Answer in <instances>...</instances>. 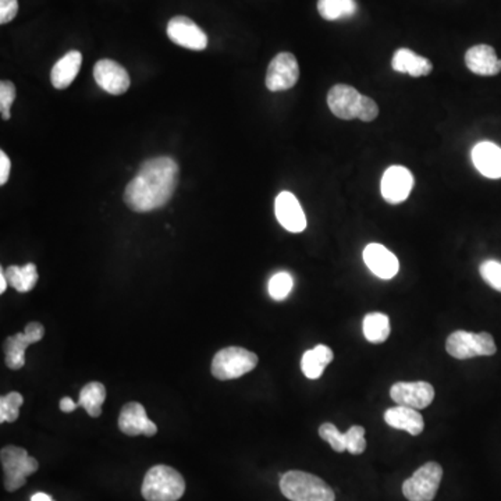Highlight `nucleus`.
Returning <instances> with one entry per match:
<instances>
[{
  "instance_id": "nucleus-1",
  "label": "nucleus",
  "mask_w": 501,
  "mask_h": 501,
  "mask_svg": "<svg viewBox=\"0 0 501 501\" xmlns=\"http://www.w3.org/2000/svg\"><path fill=\"white\" fill-rule=\"evenodd\" d=\"M177 183L179 165L172 157H159L147 160L125 187V205L138 213L159 209L169 202Z\"/></svg>"
},
{
  "instance_id": "nucleus-2",
  "label": "nucleus",
  "mask_w": 501,
  "mask_h": 501,
  "mask_svg": "<svg viewBox=\"0 0 501 501\" xmlns=\"http://www.w3.org/2000/svg\"><path fill=\"white\" fill-rule=\"evenodd\" d=\"M185 493L182 473L169 465H155L148 471L141 486L147 501H179Z\"/></svg>"
},
{
  "instance_id": "nucleus-3",
  "label": "nucleus",
  "mask_w": 501,
  "mask_h": 501,
  "mask_svg": "<svg viewBox=\"0 0 501 501\" xmlns=\"http://www.w3.org/2000/svg\"><path fill=\"white\" fill-rule=\"evenodd\" d=\"M280 490L290 501H335V495L319 476L304 471H288L280 480Z\"/></svg>"
},
{
  "instance_id": "nucleus-4",
  "label": "nucleus",
  "mask_w": 501,
  "mask_h": 501,
  "mask_svg": "<svg viewBox=\"0 0 501 501\" xmlns=\"http://www.w3.org/2000/svg\"><path fill=\"white\" fill-rule=\"evenodd\" d=\"M0 461L4 473V488L10 493L22 488L27 483V478L39 470V463L29 454V451L17 446L2 448Z\"/></svg>"
},
{
  "instance_id": "nucleus-5",
  "label": "nucleus",
  "mask_w": 501,
  "mask_h": 501,
  "mask_svg": "<svg viewBox=\"0 0 501 501\" xmlns=\"http://www.w3.org/2000/svg\"><path fill=\"white\" fill-rule=\"evenodd\" d=\"M258 365V355L242 347H227L217 352L212 361V375L219 380H233L247 375Z\"/></svg>"
},
{
  "instance_id": "nucleus-6",
  "label": "nucleus",
  "mask_w": 501,
  "mask_h": 501,
  "mask_svg": "<svg viewBox=\"0 0 501 501\" xmlns=\"http://www.w3.org/2000/svg\"><path fill=\"white\" fill-rule=\"evenodd\" d=\"M446 350L455 360H470L475 357H490L496 354L495 340L488 333H470L463 330L451 333L446 342Z\"/></svg>"
},
{
  "instance_id": "nucleus-7",
  "label": "nucleus",
  "mask_w": 501,
  "mask_h": 501,
  "mask_svg": "<svg viewBox=\"0 0 501 501\" xmlns=\"http://www.w3.org/2000/svg\"><path fill=\"white\" fill-rule=\"evenodd\" d=\"M443 468L437 463H426L403 485L408 501H433L442 483Z\"/></svg>"
},
{
  "instance_id": "nucleus-8",
  "label": "nucleus",
  "mask_w": 501,
  "mask_h": 501,
  "mask_svg": "<svg viewBox=\"0 0 501 501\" xmlns=\"http://www.w3.org/2000/svg\"><path fill=\"white\" fill-rule=\"evenodd\" d=\"M45 327L41 323L31 322L25 326L24 332L10 335L4 342V362L12 370H19L24 367L25 350L34 343L44 338Z\"/></svg>"
},
{
  "instance_id": "nucleus-9",
  "label": "nucleus",
  "mask_w": 501,
  "mask_h": 501,
  "mask_svg": "<svg viewBox=\"0 0 501 501\" xmlns=\"http://www.w3.org/2000/svg\"><path fill=\"white\" fill-rule=\"evenodd\" d=\"M300 79V67L294 55L288 52L276 55L269 63L267 72V87L269 91H287Z\"/></svg>"
},
{
  "instance_id": "nucleus-10",
  "label": "nucleus",
  "mask_w": 501,
  "mask_h": 501,
  "mask_svg": "<svg viewBox=\"0 0 501 501\" xmlns=\"http://www.w3.org/2000/svg\"><path fill=\"white\" fill-rule=\"evenodd\" d=\"M167 37L173 44L190 50H204L208 47V35L200 25L185 16L173 17L167 24Z\"/></svg>"
},
{
  "instance_id": "nucleus-11",
  "label": "nucleus",
  "mask_w": 501,
  "mask_h": 501,
  "mask_svg": "<svg viewBox=\"0 0 501 501\" xmlns=\"http://www.w3.org/2000/svg\"><path fill=\"white\" fill-rule=\"evenodd\" d=\"M390 397L397 405L423 410L432 404L435 388L428 382H397L390 388Z\"/></svg>"
},
{
  "instance_id": "nucleus-12",
  "label": "nucleus",
  "mask_w": 501,
  "mask_h": 501,
  "mask_svg": "<svg viewBox=\"0 0 501 501\" xmlns=\"http://www.w3.org/2000/svg\"><path fill=\"white\" fill-rule=\"evenodd\" d=\"M412 187L413 175L407 167L390 166L383 174L380 191L386 202L398 205L410 197Z\"/></svg>"
},
{
  "instance_id": "nucleus-13",
  "label": "nucleus",
  "mask_w": 501,
  "mask_h": 501,
  "mask_svg": "<svg viewBox=\"0 0 501 501\" xmlns=\"http://www.w3.org/2000/svg\"><path fill=\"white\" fill-rule=\"evenodd\" d=\"M94 77L97 84L110 95H123L132 84L127 70L110 59L99 60L95 64Z\"/></svg>"
},
{
  "instance_id": "nucleus-14",
  "label": "nucleus",
  "mask_w": 501,
  "mask_h": 501,
  "mask_svg": "<svg viewBox=\"0 0 501 501\" xmlns=\"http://www.w3.org/2000/svg\"><path fill=\"white\" fill-rule=\"evenodd\" d=\"M362 97L363 95H361L354 87L337 84L330 88L329 94H327V105L333 115L338 119H358Z\"/></svg>"
},
{
  "instance_id": "nucleus-15",
  "label": "nucleus",
  "mask_w": 501,
  "mask_h": 501,
  "mask_svg": "<svg viewBox=\"0 0 501 501\" xmlns=\"http://www.w3.org/2000/svg\"><path fill=\"white\" fill-rule=\"evenodd\" d=\"M276 217L280 225L290 233H301L307 229V217L300 200L288 191L280 192L275 200Z\"/></svg>"
},
{
  "instance_id": "nucleus-16",
  "label": "nucleus",
  "mask_w": 501,
  "mask_h": 501,
  "mask_svg": "<svg viewBox=\"0 0 501 501\" xmlns=\"http://www.w3.org/2000/svg\"><path fill=\"white\" fill-rule=\"evenodd\" d=\"M362 257L368 269L373 275L378 276L379 279H393L400 270V262H398L397 257L385 245L378 244V242L368 244L363 250Z\"/></svg>"
},
{
  "instance_id": "nucleus-17",
  "label": "nucleus",
  "mask_w": 501,
  "mask_h": 501,
  "mask_svg": "<svg viewBox=\"0 0 501 501\" xmlns=\"http://www.w3.org/2000/svg\"><path fill=\"white\" fill-rule=\"evenodd\" d=\"M119 429L127 436L144 435L152 437L157 433V426L148 418L144 405L135 401L123 407L119 417Z\"/></svg>"
},
{
  "instance_id": "nucleus-18",
  "label": "nucleus",
  "mask_w": 501,
  "mask_h": 501,
  "mask_svg": "<svg viewBox=\"0 0 501 501\" xmlns=\"http://www.w3.org/2000/svg\"><path fill=\"white\" fill-rule=\"evenodd\" d=\"M473 166L488 179H501V148L493 142L483 141L472 149Z\"/></svg>"
},
{
  "instance_id": "nucleus-19",
  "label": "nucleus",
  "mask_w": 501,
  "mask_h": 501,
  "mask_svg": "<svg viewBox=\"0 0 501 501\" xmlns=\"http://www.w3.org/2000/svg\"><path fill=\"white\" fill-rule=\"evenodd\" d=\"M465 63L468 69L478 75L488 77L501 72V60L496 55V50L488 45H476L468 49Z\"/></svg>"
},
{
  "instance_id": "nucleus-20",
  "label": "nucleus",
  "mask_w": 501,
  "mask_h": 501,
  "mask_svg": "<svg viewBox=\"0 0 501 501\" xmlns=\"http://www.w3.org/2000/svg\"><path fill=\"white\" fill-rule=\"evenodd\" d=\"M385 420L388 426H392L395 429L404 430L411 436L420 435L425 429V422L420 411L404 405L388 408L385 412Z\"/></svg>"
},
{
  "instance_id": "nucleus-21",
  "label": "nucleus",
  "mask_w": 501,
  "mask_h": 501,
  "mask_svg": "<svg viewBox=\"0 0 501 501\" xmlns=\"http://www.w3.org/2000/svg\"><path fill=\"white\" fill-rule=\"evenodd\" d=\"M82 64V55L79 50H70L62 59L57 60L52 72L50 81L56 89H66L74 81Z\"/></svg>"
},
{
  "instance_id": "nucleus-22",
  "label": "nucleus",
  "mask_w": 501,
  "mask_h": 501,
  "mask_svg": "<svg viewBox=\"0 0 501 501\" xmlns=\"http://www.w3.org/2000/svg\"><path fill=\"white\" fill-rule=\"evenodd\" d=\"M392 67L395 72L410 74L412 77H423L432 72L433 64L426 57L420 56L407 47L395 50L392 60Z\"/></svg>"
},
{
  "instance_id": "nucleus-23",
  "label": "nucleus",
  "mask_w": 501,
  "mask_h": 501,
  "mask_svg": "<svg viewBox=\"0 0 501 501\" xmlns=\"http://www.w3.org/2000/svg\"><path fill=\"white\" fill-rule=\"evenodd\" d=\"M335 354L327 345L319 344L307 351L301 360V370L308 379H319L325 368L332 362Z\"/></svg>"
},
{
  "instance_id": "nucleus-24",
  "label": "nucleus",
  "mask_w": 501,
  "mask_h": 501,
  "mask_svg": "<svg viewBox=\"0 0 501 501\" xmlns=\"http://www.w3.org/2000/svg\"><path fill=\"white\" fill-rule=\"evenodd\" d=\"M105 400H106V387L102 383L91 382L82 387L79 405L87 411L89 417L98 418L102 413Z\"/></svg>"
},
{
  "instance_id": "nucleus-25",
  "label": "nucleus",
  "mask_w": 501,
  "mask_h": 501,
  "mask_svg": "<svg viewBox=\"0 0 501 501\" xmlns=\"http://www.w3.org/2000/svg\"><path fill=\"white\" fill-rule=\"evenodd\" d=\"M362 330L368 342L380 344L390 335V319L385 313H368L367 317L363 318Z\"/></svg>"
},
{
  "instance_id": "nucleus-26",
  "label": "nucleus",
  "mask_w": 501,
  "mask_h": 501,
  "mask_svg": "<svg viewBox=\"0 0 501 501\" xmlns=\"http://www.w3.org/2000/svg\"><path fill=\"white\" fill-rule=\"evenodd\" d=\"M7 282L19 293L31 292L38 282V270L34 263H27L25 267H9L4 272Z\"/></svg>"
},
{
  "instance_id": "nucleus-27",
  "label": "nucleus",
  "mask_w": 501,
  "mask_h": 501,
  "mask_svg": "<svg viewBox=\"0 0 501 501\" xmlns=\"http://www.w3.org/2000/svg\"><path fill=\"white\" fill-rule=\"evenodd\" d=\"M357 9L355 0H318V12L327 21L352 17Z\"/></svg>"
},
{
  "instance_id": "nucleus-28",
  "label": "nucleus",
  "mask_w": 501,
  "mask_h": 501,
  "mask_svg": "<svg viewBox=\"0 0 501 501\" xmlns=\"http://www.w3.org/2000/svg\"><path fill=\"white\" fill-rule=\"evenodd\" d=\"M24 398L20 393L12 392L0 398V423L16 422L20 417V407Z\"/></svg>"
},
{
  "instance_id": "nucleus-29",
  "label": "nucleus",
  "mask_w": 501,
  "mask_h": 501,
  "mask_svg": "<svg viewBox=\"0 0 501 501\" xmlns=\"http://www.w3.org/2000/svg\"><path fill=\"white\" fill-rule=\"evenodd\" d=\"M294 280L287 272H279L269 280V295L276 301H283L292 293Z\"/></svg>"
},
{
  "instance_id": "nucleus-30",
  "label": "nucleus",
  "mask_w": 501,
  "mask_h": 501,
  "mask_svg": "<svg viewBox=\"0 0 501 501\" xmlns=\"http://www.w3.org/2000/svg\"><path fill=\"white\" fill-rule=\"evenodd\" d=\"M319 436L337 453H344L347 450L345 433L340 432L333 423H323L319 428Z\"/></svg>"
},
{
  "instance_id": "nucleus-31",
  "label": "nucleus",
  "mask_w": 501,
  "mask_h": 501,
  "mask_svg": "<svg viewBox=\"0 0 501 501\" xmlns=\"http://www.w3.org/2000/svg\"><path fill=\"white\" fill-rule=\"evenodd\" d=\"M345 443H347L348 453L354 455L362 454L363 451L367 450L365 429L362 426H351L350 429L345 432Z\"/></svg>"
},
{
  "instance_id": "nucleus-32",
  "label": "nucleus",
  "mask_w": 501,
  "mask_h": 501,
  "mask_svg": "<svg viewBox=\"0 0 501 501\" xmlns=\"http://www.w3.org/2000/svg\"><path fill=\"white\" fill-rule=\"evenodd\" d=\"M482 279L496 292L501 293V263L497 260H485L480 267Z\"/></svg>"
},
{
  "instance_id": "nucleus-33",
  "label": "nucleus",
  "mask_w": 501,
  "mask_h": 501,
  "mask_svg": "<svg viewBox=\"0 0 501 501\" xmlns=\"http://www.w3.org/2000/svg\"><path fill=\"white\" fill-rule=\"evenodd\" d=\"M16 99V87L12 81L0 82V113H2V119L9 120L12 117L10 115V107L13 102Z\"/></svg>"
},
{
  "instance_id": "nucleus-34",
  "label": "nucleus",
  "mask_w": 501,
  "mask_h": 501,
  "mask_svg": "<svg viewBox=\"0 0 501 501\" xmlns=\"http://www.w3.org/2000/svg\"><path fill=\"white\" fill-rule=\"evenodd\" d=\"M378 116H379V106H378L375 100L368 97H362L358 119L361 122L369 123L373 122Z\"/></svg>"
},
{
  "instance_id": "nucleus-35",
  "label": "nucleus",
  "mask_w": 501,
  "mask_h": 501,
  "mask_svg": "<svg viewBox=\"0 0 501 501\" xmlns=\"http://www.w3.org/2000/svg\"><path fill=\"white\" fill-rule=\"evenodd\" d=\"M19 13V0H0V24L12 21Z\"/></svg>"
},
{
  "instance_id": "nucleus-36",
  "label": "nucleus",
  "mask_w": 501,
  "mask_h": 501,
  "mask_svg": "<svg viewBox=\"0 0 501 501\" xmlns=\"http://www.w3.org/2000/svg\"><path fill=\"white\" fill-rule=\"evenodd\" d=\"M10 169H12V163H10L9 157L4 154V150H0V185L6 184Z\"/></svg>"
},
{
  "instance_id": "nucleus-37",
  "label": "nucleus",
  "mask_w": 501,
  "mask_h": 501,
  "mask_svg": "<svg viewBox=\"0 0 501 501\" xmlns=\"http://www.w3.org/2000/svg\"><path fill=\"white\" fill-rule=\"evenodd\" d=\"M60 410L63 411V412H72V411L77 410V408L80 407L79 403H74V401L72 400V398L70 397H64L62 398V400H60V404H59Z\"/></svg>"
},
{
  "instance_id": "nucleus-38",
  "label": "nucleus",
  "mask_w": 501,
  "mask_h": 501,
  "mask_svg": "<svg viewBox=\"0 0 501 501\" xmlns=\"http://www.w3.org/2000/svg\"><path fill=\"white\" fill-rule=\"evenodd\" d=\"M7 284H9V282H7L4 270L2 269L0 270V294H4V293L6 292Z\"/></svg>"
},
{
  "instance_id": "nucleus-39",
  "label": "nucleus",
  "mask_w": 501,
  "mask_h": 501,
  "mask_svg": "<svg viewBox=\"0 0 501 501\" xmlns=\"http://www.w3.org/2000/svg\"><path fill=\"white\" fill-rule=\"evenodd\" d=\"M31 501H55L54 498L50 497L47 493L38 492L35 493L31 497Z\"/></svg>"
}]
</instances>
